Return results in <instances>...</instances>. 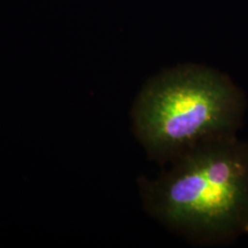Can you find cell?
Listing matches in <instances>:
<instances>
[{
  "mask_svg": "<svg viewBox=\"0 0 248 248\" xmlns=\"http://www.w3.org/2000/svg\"><path fill=\"white\" fill-rule=\"evenodd\" d=\"M142 186L156 219L198 241L222 243L248 232V143L235 135L200 143Z\"/></svg>",
  "mask_w": 248,
  "mask_h": 248,
  "instance_id": "1",
  "label": "cell"
},
{
  "mask_svg": "<svg viewBox=\"0 0 248 248\" xmlns=\"http://www.w3.org/2000/svg\"><path fill=\"white\" fill-rule=\"evenodd\" d=\"M245 109L244 93L228 76L187 63L161 72L143 86L133 122L151 155L171 161L200 143L235 135Z\"/></svg>",
  "mask_w": 248,
  "mask_h": 248,
  "instance_id": "2",
  "label": "cell"
}]
</instances>
